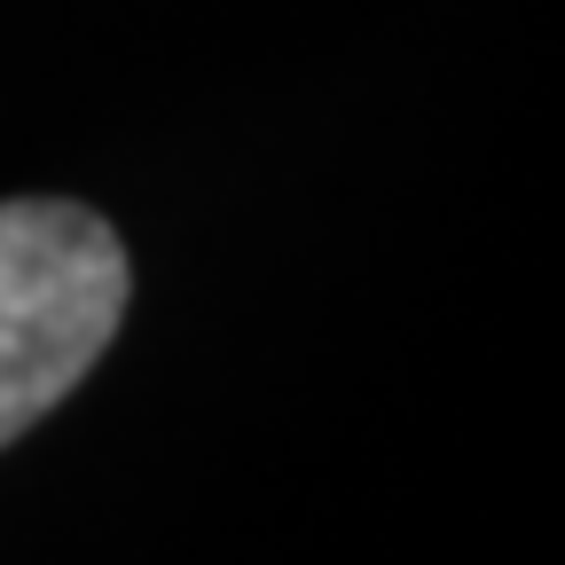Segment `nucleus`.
<instances>
[{
  "mask_svg": "<svg viewBox=\"0 0 565 565\" xmlns=\"http://www.w3.org/2000/svg\"><path fill=\"white\" fill-rule=\"evenodd\" d=\"M126 244L63 196L0 204V448L79 385L126 322Z\"/></svg>",
  "mask_w": 565,
  "mask_h": 565,
  "instance_id": "nucleus-1",
  "label": "nucleus"
}]
</instances>
